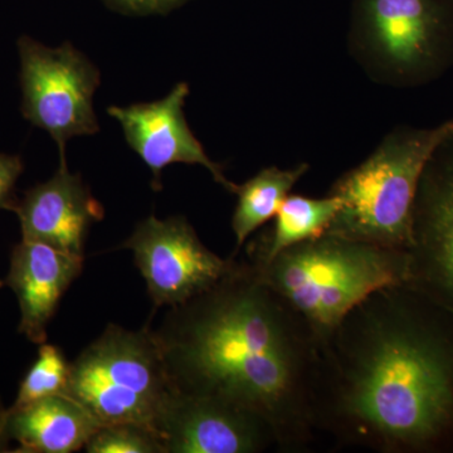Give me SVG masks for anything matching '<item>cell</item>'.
I'll use <instances>...</instances> for the list:
<instances>
[{"instance_id": "6da1fadb", "label": "cell", "mask_w": 453, "mask_h": 453, "mask_svg": "<svg viewBox=\"0 0 453 453\" xmlns=\"http://www.w3.org/2000/svg\"><path fill=\"white\" fill-rule=\"evenodd\" d=\"M314 426L342 447L453 453V315L407 283L372 294L324 342Z\"/></svg>"}, {"instance_id": "7a4b0ae2", "label": "cell", "mask_w": 453, "mask_h": 453, "mask_svg": "<svg viewBox=\"0 0 453 453\" xmlns=\"http://www.w3.org/2000/svg\"><path fill=\"white\" fill-rule=\"evenodd\" d=\"M153 333L173 388L255 413L279 452L311 449L324 344L253 259L235 257L220 281L170 308Z\"/></svg>"}, {"instance_id": "3957f363", "label": "cell", "mask_w": 453, "mask_h": 453, "mask_svg": "<svg viewBox=\"0 0 453 453\" xmlns=\"http://www.w3.org/2000/svg\"><path fill=\"white\" fill-rule=\"evenodd\" d=\"M255 262L265 282L323 344L372 294L408 279L407 251L330 234L290 247L264 264Z\"/></svg>"}, {"instance_id": "277c9868", "label": "cell", "mask_w": 453, "mask_h": 453, "mask_svg": "<svg viewBox=\"0 0 453 453\" xmlns=\"http://www.w3.org/2000/svg\"><path fill=\"white\" fill-rule=\"evenodd\" d=\"M453 131V119L434 127H398L356 168L336 179L329 195L342 202L326 234L408 251L423 170Z\"/></svg>"}, {"instance_id": "5b68a950", "label": "cell", "mask_w": 453, "mask_h": 453, "mask_svg": "<svg viewBox=\"0 0 453 453\" xmlns=\"http://www.w3.org/2000/svg\"><path fill=\"white\" fill-rule=\"evenodd\" d=\"M348 47L372 82L436 81L453 65V0H353Z\"/></svg>"}, {"instance_id": "8992f818", "label": "cell", "mask_w": 453, "mask_h": 453, "mask_svg": "<svg viewBox=\"0 0 453 453\" xmlns=\"http://www.w3.org/2000/svg\"><path fill=\"white\" fill-rule=\"evenodd\" d=\"M172 389L153 329L110 324L71 363L65 395L101 426L131 422L154 429Z\"/></svg>"}, {"instance_id": "52a82bcc", "label": "cell", "mask_w": 453, "mask_h": 453, "mask_svg": "<svg viewBox=\"0 0 453 453\" xmlns=\"http://www.w3.org/2000/svg\"><path fill=\"white\" fill-rule=\"evenodd\" d=\"M23 113L46 130L65 159V144L74 136L94 135L100 127L94 95L100 73L73 44L50 49L29 37L18 42Z\"/></svg>"}, {"instance_id": "ba28073f", "label": "cell", "mask_w": 453, "mask_h": 453, "mask_svg": "<svg viewBox=\"0 0 453 453\" xmlns=\"http://www.w3.org/2000/svg\"><path fill=\"white\" fill-rule=\"evenodd\" d=\"M122 249L134 253L154 309L175 308L210 290L228 273L235 259L222 258L207 249L184 217H148Z\"/></svg>"}, {"instance_id": "9c48e42d", "label": "cell", "mask_w": 453, "mask_h": 453, "mask_svg": "<svg viewBox=\"0 0 453 453\" xmlns=\"http://www.w3.org/2000/svg\"><path fill=\"white\" fill-rule=\"evenodd\" d=\"M407 252L405 283L453 315V131L423 170Z\"/></svg>"}, {"instance_id": "30bf717a", "label": "cell", "mask_w": 453, "mask_h": 453, "mask_svg": "<svg viewBox=\"0 0 453 453\" xmlns=\"http://www.w3.org/2000/svg\"><path fill=\"white\" fill-rule=\"evenodd\" d=\"M165 453H259L275 447L255 413L210 395L170 390L154 426Z\"/></svg>"}, {"instance_id": "8fae6325", "label": "cell", "mask_w": 453, "mask_h": 453, "mask_svg": "<svg viewBox=\"0 0 453 453\" xmlns=\"http://www.w3.org/2000/svg\"><path fill=\"white\" fill-rule=\"evenodd\" d=\"M188 95L189 86L179 82L162 100L111 106L107 112L120 122L127 144L153 172L151 186L155 190L162 189L163 170L180 163L203 166L216 183L235 195L238 184L226 179L223 166L208 157L202 142L188 127L183 110Z\"/></svg>"}, {"instance_id": "7c38bea8", "label": "cell", "mask_w": 453, "mask_h": 453, "mask_svg": "<svg viewBox=\"0 0 453 453\" xmlns=\"http://www.w3.org/2000/svg\"><path fill=\"white\" fill-rule=\"evenodd\" d=\"M8 210L19 219L23 240L49 244L85 257L91 226L104 219L101 203L91 195L81 175L73 174L65 159L50 180L27 190Z\"/></svg>"}, {"instance_id": "4fadbf2b", "label": "cell", "mask_w": 453, "mask_h": 453, "mask_svg": "<svg viewBox=\"0 0 453 453\" xmlns=\"http://www.w3.org/2000/svg\"><path fill=\"white\" fill-rule=\"evenodd\" d=\"M83 258L23 238L14 246L5 283L19 305L18 333L33 344L47 342V330L65 292L81 275Z\"/></svg>"}, {"instance_id": "5bb4252c", "label": "cell", "mask_w": 453, "mask_h": 453, "mask_svg": "<svg viewBox=\"0 0 453 453\" xmlns=\"http://www.w3.org/2000/svg\"><path fill=\"white\" fill-rule=\"evenodd\" d=\"M100 423L68 395L9 407L8 431L17 453H73L85 449Z\"/></svg>"}, {"instance_id": "9a60e30c", "label": "cell", "mask_w": 453, "mask_h": 453, "mask_svg": "<svg viewBox=\"0 0 453 453\" xmlns=\"http://www.w3.org/2000/svg\"><path fill=\"white\" fill-rule=\"evenodd\" d=\"M340 207L338 196L329 193L324 198L290 193L273 219L270 234L256 247L251 258L264 264L290 247L326 234Z\"/></svg>"}, {"instance_id": "2e32d148", "label": "cell", "mask_w": 453, "mask_h": 453, "mask_svg": "<svg viewBox=\"0 0 453 453\" xmlns=\"http://www.w3.org/2000/svg\"><path fill=\"white\" fill-rule=\"evenodd\" d=\"M308 163H301L291 169L268 166L255 177L238 186L237 205L232 217V231L235 237V253L242 249L253 232L275 219L283 201L290 195L306 173Z\"/></svg>"}, {"instance_id": "e0dca14e", "label": "cell", "mask_w": 453, "mask_h": 453, "mask_svg": "<svg viewBox=\"0 0 453 453\" xmlns=\"http://www.w3.org/2000/svg\"><path fill=\"white\" fill-rule=\"evenodd\" d=\"M38 347L37 359L20 381L12 407H22L47 396L65 395L71 363L57 345L46 342Z\"/></svg>"}, {"instance_id": "ac0fdd59", "label": "cell", "mask_w": 453, "mask_h": 453, "mask_svg": "<svg viewBox=\"0 0 453 453\" xmlns=\"http://www.w3.org/2000/svg\"><path fill=\"white\" fill-rule=\"evenodd\" d=\"M83 449L88 453H165L153 428L131 422L101 426Z\"/></svg>"}, {"instance_id": "d6986e66", "label": "cell", "mask_w": 453, "mask_h": 453, "mask_svg": "<svg viewBox=\"0 0 453 453\" xmlns=\"http://www.w3.org/2000/svg\"><path fill=\"white\" fill-rule=\"evenodd\" d=\"M103 2L107 7L115 9L120 13L151 16V14L170 13L192 0H103Z\"/></svg>"}, {"instance_id": "ffe728a7", "label": "cell", "mask_w": 453, "mask_h": 453, "mask_svg": "<svg viewBox=\"0 0 453 453\" xmlns=\"http://www.w3.org/2000/svg\"><path fill=\"white\" fill-rule=\"evenodd\" d=\"M23 172L22 159L17 155L0 154V210H8L12 193Z\"/></svg>"}, {"instance_id": "44dd1931", "label": "cell", "mask_w": 453, "mask_h": 453, "mask_svg": "<svg viewBox=\"0 0 453 453\" xmlns=\"http://www.w3.org/2000/svg\"><path fill=\"white\" fill-rule=\"evenodd\" d=\"M8 422L9 408L3 404L2 398H0V453L12 452Z\"/></svg>"}, {"instance_id": "7402d4cb", "label": "cell", "mask_w": 453, "mask_h": 453, "mask_svg": "<svg viewBox=\"0 0 453 453\" xmlns=\"http://www.w3.org/2000/svg\"><path fill=\"white\" fill-rule=\"evenodd\" d=\"M3 285H4V282L0 281V290H2V288H3Z\"/></svg>"}]
</instances>
